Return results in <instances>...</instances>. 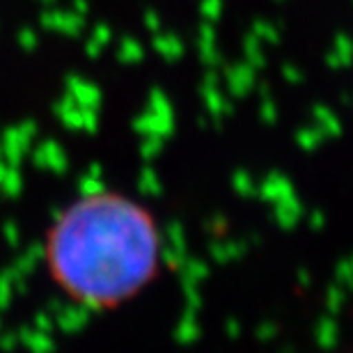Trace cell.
<instances>
[{
    "instance_id": "cell-1",
    "label": "cell",
    "mask_w": 353,
    "mask_h": 353,
    "mask_svg": "<svg viewBox=\"0 0 353 353\" xmlns=\"http://www.w3.org/2000/svg\"><path fill=\"white\" fill-rule=\"evenodd\" d=\"M161 232L145 204L97 190L67 204L46 234V266L62 294L94 310L131 301L161 264Z\"/></svg>"
}]
</instances>
